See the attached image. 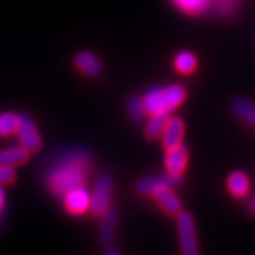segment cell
<instances>
[{
    "instance_id": "cell-5",
    "label": "cell",
    "mask_w": 255,
    "mask_h": 255,
    "mask_svg": "<svg viewBox=\"0 0 255 255\" xmlns=\"http://www.w3.org/2000/svg\"><path fill=\"white\" fill-rule=\"evenodd\" d=\"M152 196L155 197L160 209L167 214H179L182 209V203L179 197L172 191V184L169 182L167 176H162L156 187L152 191Z\"/></svg>"
},
{
    "instance_id": "cell-23",
    "label": "cell",
    "mask_w": 255,
    "mask_h": 255,
    "mask_svg": "<svg viewBox=\"0 0 255 255\" xmlns=\"http://www.w3.org/2000/svg\"><path fill=\"white\" fill-rule=\"evenodd\" d=\"M253 209H254V211H255V199H254V201H253Z\"/></svg>"
},
{
    "instance_id": "cell-8",
    "label": "cell",
    "mask_w": 255,
    "mask_h": 255,
    "mask_svg": "<svg viewBox=\"0 0 255 255\" xmlns=\"http://www.w3.org/2000/svg\"><path fill=\"white\" fill-rule=\"evenodd\" d=\"M187 157H189V152L182 143L167 149V153H166L167 174L172 176V177L182 179L183 170H184L186 163H187Z\"/></svg>"
},
{
    "instance_id": "cell-18",
    "label": "cell",
    "mask_w": 255,
    "mask_h": 255,
    "mask_svg": "<svg viewBox=\"0 0 255 255\" xmlns=\"http://www.w3.org/2000/svg\"><path fill=\"white\" fill-rule=\"evenodd\" d=\"M196 65H197L196 57H194V54H191L190 51H182L174 58V67L177 68L179 73L182 74L193 73Z\"/></svg>"
},
{
    "instance_id": "cell-11",
    "label": "cell",
    "mask_w": 255,
    "mask_h": 255,
    "mask_svg": "<svg viewBox=\"0 0 255 255\" xmlns=\"http://www.w3.org/2000/svg\"><path fill=\"white\" fill-rule=\"evenodd\" d=\"M117 226H118V211L114 207H110L101 216L100 238L102 243H110L114 238Z\"/></svg>"
},
{
    "instance_id": "cell-19",
    "label": "cell",
    "mask_w": 255,
    "mask_h": 255,
    "mask_svg": "<svg viewBox=\"0 0 255 255\" xmlns=\"http://www.w3.org/2000/svg\"><path fill=\"white\" fill-rule=\"evenodd\" d=\"M127 108L129 118L132 119L133 122H140L142 119L145 118L146 111L145 107H143V102H142V98L130 97L127 102Z\"/></svg>"
},
{
    "instance_id": "cell-13",
    "label": "cell",
    "mask_w": 255,
    "mask_h": 255,
    "mask_svg": "<svg viewBox=\"0 0 255 255\" xmlns=\"http://www.w3.org/2000/svg\"><path fill=\"white\" fill-rule=\"evenodd\" d=\"M167 122V114H155L150 115V118L147 121L145 127V135L147 139H157L162 136L164 125Z\"/></svg>"
},
{
    "instance_id": "cell-15",
    "label": "cell",
    "mask_w": 255,
    "mask_h": 255,
    "mask_svg": "<svg viewBox=\"0 0 255 255\" xmlns=\"http://www.w3.org/2000/svg\"><path fill=\"white\" fill-rule=\"evenodd\" d=\"M20 115L14 112L0 114V137H7L17 132Z\"/></svg>"
},
{
    "instance_id": "cell-12",
    "label": "cell",
    "mask_w": 255,
    "mask_h": 255,
    "mask_svg": "<svg viewBox=\"0 0 255 255\" xmlns=\"http://www.w3.org/2000/svg\"><path fill=\"white\" fill-rule=\"evenodd\" d=\"M28 155H30V153H28L23 146H18V147H7V149L0 150V164H1V166H10V167L20 166V164L27 162Z\"/></svg>"
},
{
    "instance_id": "cell-1",
    "label": "cell",
    "mask_w": 255,
    "mask_h": 255,
    "mask_svg": "<svg viewBox=\"0 0 255 255\" xmlns=\"http://www.w3.org/2000/svg\"><path fill=\"white\" fill-rule=\"evenodd\" d=\"M91 156L84 149L64 152L47 176V187L54 194L64 196L74 187L84 186L91 173Z\"/></svg>"
},
{
    "instance_id": "cell-6",
    "label": "cell",
    "mask_w": 255,
    "mask_h": 255,
    "mask_svg": "<svg viewBox=\"0 0 255 255\" xmlns=\"http://www.w3.org/2000/svg\"><path fill=\"white\" fill-rule=\"evenodd\" d=\"M17 137L20 146H23L28 153L38 152L41 147V135L33 119L27 115H20V124L17 128Z\"/></svg>"
},
{
    "instance_id": "cell-2",
    "label": "cell",
    "mask_w": 255,
    "mask_h": 255,
    "mask_svg": "<svg viewBox=\"0 0 255 255\" xmlns=\"http://www.w3.org/2000/svg\"><path fill=\"white\" fill-rule=\"evenodd\" d=\"M186 98V90L182 85H169L166 88H150L142 98L146 114H170L179 108Z\"/></svg>"
},
{
    "instance_id": "cell-16",
    "label": "cell",
    "mask_w": 255,
    "mask_h": 255,
    "mask_svg": "<svg viewBox=\"0 0 255 255\" xmlns=\"http://www.w3.org/2000/svg\"><path fill=\"white\" fill-rule=\"evenodd\" d=\"M228 189L230 191L237 196V197H243L248 193L250 189V182L246 174L241 172H236L228 177Z\"/></svg>"
},
{
    "instance_id": "cell-4",
    "label": "cell",
    "mask_w": 255,
    "mask_h": 255,
    "mask_svg": "<svg viewBox=\"0 0 255 255\" xmlns=\"http://www.w3.org/2000/svg\"><path fill=\"white\" fill-rule=\"evenodd\" d=\"M177 230H179V237H180L182 255H200L194 221L189 213H186V211L179 213Z\"/></svg>"
},
{
    "instance_id": "cell-20",
    "label": "cell",
    "mask_w": 255,
    "mask_h": 255,
    "mask_svg": "<svg viewBox=\"0 0 255 255\" xmlns=\"http://www.w3.org/2000/svg\"><path fill=\"white\" fill-rule=\"evenodd\" d=\"M16 179V172L14 167L10 166H1L0 164V184H7Z\"/></svg>"
},
{
    "instance_id": "cell-21",
    "label": "cell",
    "mask_w": 255,
    "mask_h": 255,
    "mask_svg": "<svg viewBox=\"0 0 255 255\" xmlns=\"http://www.w3.org/2000/svg\"><path fill=\"white\" fill-rule=\"evenodd\" d=\"M4 201H6V196H4V190H3V187L0 184V211L4 207Z\"/></svg>"
},
{
    "instance_id": "cell-10",
    "label": "cell",
    "mask_w": 255,
    "mask_h": 255,
    "mask_svg": "<svg viewBox=\"0 0 255 255\" xmlns=\"http://www.w3.org/2000/svg\"><path fill=\"white\" fill-rule=\"evenodd\" d=\"M75 67L88 77H98L102 73V63L91 51H81L75 55Z\"/></svg>"
},
{
    "instance_id": "cell-17",
    "label": "cell",
    "mask_w": 255,
    "mask_h": 255,
    "mask_svg": "<svg viewBox=\"0 0 255 255\" xmlns=\"http://www.w3.org/2000/svg\"><path fill=\"white\" fill-rule=\"evenodd\" d=\"M173 4L184 13L199 14L209 7L211 0H172Z\"/></svg>"
},
{
    "instance_id": "cell-9",
    "label": "cell",
    "mask_w": 255,
    "mask_h": 255,
    "mask_svg": "<svg viewBox=\"0 0 255 255\" xmlns=\"http://www.w3.org/2000/svg\"><path fill=\"white\" fill-rule=\"evenodd\" d=\"M183 133H184V124L180 118L173 117L167 118V122L164 125L163 132H162V143L166 149H170L173 146L182 143Z\"/></svg>"
},
{
    "instance_id": "cell-3",
    "label": "cell",
    "mask_w": 255,
    "mask_h": 255,
    "mask_svg": "<svg viewBox=\"0 0 255 255\" xmlns=\"http://www.w3.org/2000/svg\"><path fill=\"white\" fill-rule=\"evenodd\" d=\"M114 183L108 174H101L95 180L91 190V204L90 210L94 216L101 217L111 207Z\"/></svg>"
},
{
    "instance_id": "cell-7",
    "label": "cell",
    "mask_w": 255,
    "mask_h": 255,
    "mask_svg": "<svg viewBox=\"0 0 255 255\" xmlns=\"http://www.w3.org/2000/svg\"><path fill=\"white\" fill-rule=\"evenodd\" d=\"M64 197V207L67 211H70L71 214H84L85 211L90 210V204H91V193L88 189L84 186H78L74 187L71 190H68Z\"/></svg>"
},
{
    "instance_id": "cell-14",
    "label": "cell",
    "mask_w": 255,
    "mask_h": 255,
    "mask_svg": "<svg viewBox=\"0 0 255 255\" xmlns=\"http://www.w3.org/2000/svg\"><path fill=\"white\" fill-rule=\"evenodd\" d=\"M234 112L237 114L243 121H246L247 124L254 125L255 127V104L251 101L244 100V98H238L234 101Z\"/></svg>"
},
{
    "instance_id": "cell-22",
    "label": "cell",
    "mask_w": 255,
    "mask_h": 255,
    "mask_svg": "<svg viewBox=\"0 0 255 255\" xmlns=\"http://www.w3.org/2000/svg\"><path fill=\"white\" fill-rule=\"evenodd\" d=\"M104 255H119V253L117 248H108V250L104 253Z\"/></svg>"
}]
</instances>
